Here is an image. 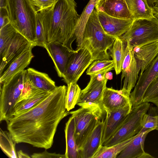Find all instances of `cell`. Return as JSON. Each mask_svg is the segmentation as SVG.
<instances>
[{
	"mask_svg": "<svg viewBox=\"0 0 158 158\" xmlns=\"http://www.w3.org/2000/svg\"><path fill=\"white\" fill-rule=\"evenodd\" d=\"M67 89L65 85L56 86L39 104L6 122L16 143L46 149L52 147L59 124L70 114L65 107Z\"/></svg>",
	"mask_w": 158,
	"mask_h": 158,
	"instance_id": "obj_1",
	"label": "cell"
},
{
	"mask_svg": "<svg viewBox=\"0 0 158 158\" xmlns=\"http://www.w3.org/2000/svg\"><path fill=\"white\" fill-rule=\"evenodd\" d=\"M74 0H56L52 7L47 36L48 42L63 44L70 37L80 16Z\"/></svg>",
	"mask_w": 158,
	"mask_h": 158,
	"instance_id": "obj_2",
	"label": "cell"
},
{
	"mask_svg": "<svg viewBox=\"0 0 158 158\" xmlns=\"http://www.w3.org/2000/svg\"><path fill=\"white\" fill-rule=\"evenodd\" d=\"M116 38L107 33L99 20L98 12L94 9L85 26L82 47L90 52L93 60H109L111 51Z\"/></svg>",
	"mask_w": 158,
	"mask_h": 158,
	"instance_id": "obj_3",
	"label": "cell"
},
{
	"mask_svg": "<svg viewBox=\"0 0 158 158\" xmlns=\"http://www.w3.org/2000/svg\"><path fill=\"white\" fill-rule=\"evenodd\" d=\"M6 9L14 27L35 46L36 12L29 0H6Z\"/></svg>",
	"mask_w": 158,
	"mask_h": 158,
	"instance_id": "obj_4",
	"label": "cell"
},
{
	"mask_svg": "<svg viewBox=\"0 0 158 158\" xmlns=\"http://www.w3.org/2000/svg\"><path fill=\"white\" fill-rule=\"evenodd\" d=\"M26 71H21L1 84L0 122H6L14 116L15 106L24 88Z\"/></svg>",
	"mask_w": 158,
	"mask_h": 158,
	"instance_id": "obj_5",
	"label": "cell"
},
{
	"mask_svg": "<svg viewBox=\"0 0 158 158\" xmlns=\"http://www.w3.org/2000/svg\"><path fill=\"white\" fill-rule=\"evenodd\" d=\"M149 102H143L132 107L130 112L114 134L103 146H110L131 138L142 129L141 121L150 107Z\"/></svg>",
	"mask_w": 158,
	"mask_h": 158,
	"instance_id": "obj_6",
	"label": "cell"
},
{
	"mask_svg": "<svg viewBox=\"0 0 158 158\" xmlns=\"http://www.w3.org/2000/svg\"><path fill=\"white\" fill-rule=\"evenodd\" d=\"M120 38L133 47L158 41V19L154 16L133 20L129 29Z\"/></svg>",
	"mask_w": 158,
	"mask_h": 158,
	"instance_id": "obj_7",
	"label": "cell"
},
{
	"mask_svg": "<svg viewBox=\"0 0 158 158\" xmlns=\"http://www.w3.org/2000/svg\"><path fill=\"white\" fill-rule=\"evenodd\" d=\"M105 112L98 108L80 107L78 109L69 112L74 118L75 135L79 149L95 127L99 120Z\"/></svg>",
	"mask_w": 158,
	"mask_h": 158,
	"instance_id": "obj_8",
	"label": "cell"
},
{
	"mask_svg": "<svg viewBox=\"0 0 158 158\" xmlns=\"http://www.w3.org/2000/svg\"><path fill=\"white\" fill-rule=\"evenodd\" d=\"M107 72L90 76L88 84L81 90L77 105L81 107L99 108L104 110L102 101L108 80L105 77Z\"/></svg>",
	"mask_w": 158,
	"mask_h": 158,
	"instance_id": "obj_9",
	"label": "cell"
},
{
	"mask_svg": "<svg viewBox=\"0 0 158 158\" xmlns=\"http://www.w3.org/2000/svg\"><path fill=\"white\" fill-rule=\"evenodd\" d=\"M94 60L89 51L82 47L75 50L71 55L64 75L63 80L67 84L77 83L79 78Z\"/></svg>",
	"mask_w": 158,
	"mask_h": 158,
	"instance_id": "obj_10",
	"label": "cell"
},
{
	"mask_svg": "<svg viewBox=\"0 0 158 158\" xmlns=\"http://www.w3.org/2000/svg\"><path fill=\"white\" fill-rule=\"evenodd\" d=\"M125 44L124 54L121 68V81L123 79L121 90L130 95L135 87L138 78V71L133 47L128 41Z\"/></svg>",
	"mask_w": 158,
	"mask_h": 158,
	"instance_id": "obj_11",
	"label": "cell"
},
{
	"mask_svg": "<svg viewBox=\"0 0 158 158\" xmlns=\"http://www.w3.org/2000/svg\"><path fill=\"white\" fill-rule=\"evenodd\" d=\"M158 75V55L139 78L133 90L130 94L132 107L142 103L143 98L148 87Z\"/></svg>",
	"mask_w": 158,
	"mask_h": 158,
	"instance_id": "obj_12",
	"label": "cell"
},
{
	"mask_svg": "<svg viewBox=\"0 0 158 158\" xmlns=\"http://www.w3.org/2000/svg\"><path fill=\"white\" fill-rule=\"evenodd\" d=\"M32 44L17 31L9 46L0 57V76L10 63Z\"/></svg>",
	"mask_w": 158,
	"mask_h": 158,
	"instance_id": "obj_13",
	"label": "cell"
},
{
	"mask_svg": "<svg viewBox=\"0 0 158 158\" xmlns=\"http://www.w3.org/2000/svg\"><path fill=\"white\" fill-rule=\"evenodd\" d=\"M44 48L53 62L58 75L63 77L69 59L74 51L69 50L58 41L48 42Z\"/></svg>",
	"mask_w": 158,
	"mask_h": 158,
	"instance_id": "obj_14",
	"label": "cell"
},
{
	"mask_svg": "<svg viewBox=\"0 0 158 158\" xmlns=\"http://www.w3.org/2000/svg\"><path fill=\"white\" fill-rule=\"evenodd\" d=\"M132 107L131 104L122 108L106 112L102 145L108 140L121 126Z\"/></svg>",
	"mask_w": 158,
	"mask_h": 158,
	"instance_id": "obj_15",
	"label": "cell"
},
{
	"mask_svg": "<svg viewBox=\"0 0 158 158\" xmlns=\"http://www.w3.org/2000/svg\"><path fill=\"white\" fill-rule=\"evenodd\" d=\"M97 0H90L80 15L75 26L73 33L69 39L63 45L69 50L73 51L72 45L76 40L77 50L82 47L85 28L87 22L92 13Z\"/></svg>",
	"mask_w": 158,
	"mask_h": 158,
	"instance_id": "obj_16",
	"label": "cell"
},
{
	"mask_svg": "<svg viewBox=\"0 0 158 158\" xmlns=\"http://www.w3.org/2000/svg\"><path fill=\"white\" fill-rule=\"evenodd\" d=\"M100 22L104 30L109 35L116 38H120L130 27L133 19H125L109 16L101 12H98Z\"/></svg>",
	"mask_w": 158,
	"mask_h": 158,
	"instance_id": "obj_17",
	"label": "cell"
},
{
	"mask_svg": "<svg viewBox=\"0 0 158 158\" xmlns=\"http://www.w3.org/2000/svg\"><path fill=\"white\" fill-rule=\"evenodd\" d=\"M102 118L99 120L94 129L79 149L80 158H93L102 146L104 121Z\"/></svg>",
	"mask_w": 158,
	"mask_h": 158,
	"instance_id": "obj_18",
	"label": "cell"
},
{
	"mask_svg": "<svg viewBox=\"0 0 158 158\" xmlns=\"http://www.w3.org/2000/svg\"><path fill=\"white\" fill-rule=\"evenodd\" d=\"M133 52L138 71L141 74L158 55V41L135 46Z\"/></svg>",
	"mask_w": 158,
	"mask_h": 158,
	"instance_id": "obj_19",
	"label": "cell"
},
{
	"mask_svg": "<svg viewBox=\"0 0 158 158\" xmlns=\"http://www.w3.org/2000/svg\"><path fill=\"white\" fill-rule=\"evenodd\" d=\"M95 8L98 12H102L111 17L132 19L125 0H97Z\"/></svg>",
	"mask_w": 158,
	"mask_h": 158,
	"instance_id": "obj_20",
	"label": "cell"
},
{
	"mask_svg": "<svg viewBox=\"0 0 158 158\" xmlns=\"http://www.w3.org/2000/svg\"><path fill=\"white\" fill-rule=\"evenodd\" d=\"M131 104L130 95L121 89L106 87L102 101V107L105 112L122 108Z\"/></svg>",
	"mask_w": 158,
	"mask_h": 158,
	"instance_id": "obj_21",
	"label": "cell"
},
{
	"mask_svg": "<svg viewBox=\"0 0 158 158\" xmlns=\"http://www.w3.org/2000/svg\"><path fill=\"white\" fill-rule=\"evenodd\" d=\"M31 47L22 53L12 61L0 76V83L2 84L19 72L24 70L30 64L34 56Z\"/></svg>",
	"mask_w": 158,
	"mask_h": 158,
	"instance_id": "obj_22",
	"label": "cell"
},
{
	"mask_svg": "<svg viewBox=\"0 0 158 158\" xmlns=\"http://www.w3.org/2000/svg\"><path fill=\"white\" fill-rule=\"evenodd\" d=\"M52 6L36 12V46L44 48L45 44L48 42L47 35L50 23Z\"/></svg>",
	"mask_w": 158,
	"mask_h": 158,
	"instance_id": "obj_23",
	"label": "cell"
},
{
	"mask_svg": "<svg viewBox=\"0 0 158 158\" xmlns=\"http://www.w3.org/2000/svg\"><path fill=\"white\" fill-rule=\"evenodd\" d=\"M153 130V129L145 130L142 129L136 137L116 158H138L144 152V142L147 135Z\"/></svg>",
	"mask_w": 158,
	"mask_h": 158,
	"instance_id": "obj_24",
	"label": "cell"
},
{
	"mask_svg": "<svg viewBox=\"0 0 158 158\" xmlns=\"http://www.w3.org/2000/svg\"><path fill=\"white\" fill-rule=\"evenodd\" d=\"M27 76L32 86L35 89L50 92L56 87L54 81L48 75L32 68L27 69Z\"/></svg>",
	"mask_w": 158,
	"mask_h": 158,
	"instance_id": "obj_25",
	"label": "cell"
},
{
	"mask_svg": "<svg viewBox=\"0 0 158 158\" xmlns=\"http://www.w3.org/2000/svg\"><path fill=\"white\" fill-rule=\"evenodd\" d=\"M66 158H80L75 135V123L71 115L65 124Z\"/></svg>",
	"mask_w": 158,
	"mask_h": 158,
	"instance_id": "obj_26",
	"label": "cell"
},
{
	"mask_svg": "<svg viewBox=\"0 0 158 158\" xmlns=\"http://www.w3.org/2000/svg\"><path fill=\"white\" fill-rule=\"evenodd\" d=\"M132 18L134 19H150L154 17L152 8L147 0H125Z\"/></svg>",
	"mask_w": 158,
	"mask_h": 158,
	"instance_id": "obj_27",
	"label": "cell"
},
{
	"mask_svg": "<svg viewBox=\"0 0 158 158\" xmlns=\"http://www.w3.org/2000/svg\"><path fill=\"white\" fill-rule=\"evenodd\" d=\"M50 92L39 89L27 99L17 103L14 116L23 113L36 106L45 99Z\"/></svg>",
	"mask_w": 158,
	"mask_h": 158,
	"instance_id": "obj_28",
	"label": "cell"
},
{
	"mask_svg": "<svg viewBox=\"0 0 158 158\" xmlns=\"http://www.w3.org/2000/svg\"><path fill=\"white\" fill-rule=\"evenodd\" d=\"M131 138L110 146H102L93 158H116L117 156L136 137Z\"/></svg>",
	"mask_w": 158,
	"mask_h": 158,
	"instance_id": "obj_29",
	"label": "cell"
},
{
	"mask_svg": "<svg viewBox=\"0 0 158 158\" xmlns=\"http://www.w3.org/2000/svg\"><path fill=\"white\" fill-rule=\"evenodd\" d=\"M125 44L120 38H116L110 51V56L114 64V69L118 75L121 72L122 64L124 58Z\"/></svg>",
	"mask_w": 158,
	"mask_h": 158,
	"instance_id": "obj_30",
	"label": "cell"
},
{
	"mask_svg": "<svg viewBox=\"0 0 158 158\" xmlns=\"http://www.w3.org/2000/svg\"><path fill=\"white\" fill-rule=\"evenodd\" d=\"M0 129V146L2 151L9 158H18L15 148L16 143L10 134Z\"/></svg>",
	"mask_w": 158,
	"mask_h": 158,
	"instance_id": "obj_31",
	"label": "cell"
},
{
	"mask_svg": "<svg viewBox=\"0 0 158 158\" xmlns=\"http://www.w3.org/2000/svg\"><path fill=\"white\" fill-rule=\"evenodd\" d=\"M67 85L65 107L67 111H69L77 105L81 96V90L77 83L71 82Z\"/></svg>",
	"mask_w": 158,
	"mask_h": 158,
	"instance_id": "obj_32",
	"label": "cell"
},
{
	"mask_svg": "<svg viewBox=\"0 0 158 158\" xmlns=\"http://www.w3.org/2000/svg\"><path fill=\"white\" fill-rule=\"evenodd\" d=\"M17 32L10 23L0 29V57L10 45Z\"/></svg>",
	"mask_w": 158,
	"mask_h": 158,
	"instance_id": "obj_33",
	"label": "cell"
},
{
	"mask_svg": "<svg viewBox=\"0 0 158 158\" xmlns=\"http://www.w3.org/2000/svg\"><path fill=\"white\" fill-rule=\"evenodd\" d=\"M114 69L113 60H96L93 62L87 69L86 73L91 76L109 72Z\"/></svg>",
	"mask_w": 158,
	"mask_h": 158,
	"instance_id": "obj_34",
	"label": "cell"
},
{
	"mask_svg": "<svg viewBox=\"0 0 158 158\" xmlns=\"http://www.w3.org/2000/svg\"><path fill=\"white\" fill-rule=\"evenodd\" d=\"M150 102L158 108V75L148 87L143 98L142 103Z\"/></svg>",
	"mask_w": 158,
	"mask_h": 158,
	"instance_id": "obj_35",
	"label": "cell"
},
{
	"mask_svg": "<svg viewBox=\"0 0 158 158\" xmlns=\"http://www.w3.org/2000/svg\"><path fill=\"white\" fill-rule=\"evenodd\" d=\"M150 111L143 116L141 121L142 129L157 130L158 128V114H153Z\"/></svg>",
	"mask_w": 158,
	"mask_h": 158,
	"instance_id": "obj_36",
	"label": "cell"
},
{
	"mask_svg": "<svg viewBox=\"0 0 158 158\" xmlns=\"http://www.w3.org/2000/svg\"><path fill=\"white\" fill-rule=\"evenodd\" d=\"M36 12L52 7L56 0H29Z\"/></svg>",
	"mask_w": 158,
	"mask_h": 158,
	"instance_id": "obj_37",
	"label": "cell"
},
{
	"mask_svg": "<svg viewBox=\"0 0 158 158\" xmlns=\"http://www.w3.org/2000/svg\"><path fill=\"white\" fill-rule=\"evenodd\" d=\"M31 157L32 158H66L65 154L50 153L46 150L41 153H34L31 155Z\"/></svg>",
	"mask_w": 158,
	"mask_h": 158,
	"instance_id": "obj_38",
	"label": "cell"
},
{
	"mask_svg": "<svg viewBox=\"0 0 158 158\" xmlns=\"http://www.w3.org/2000/svg\"><path fill=\"white\" fill-rule=\"evenodd\" d=\"M10 23L8 13L5 7H0V29Z\"/></svg>",
	"mask_w": 158,
	"mask_h": 158,
	"instance_id": "obj_39",
	"label": "cell"
},
{
	"mask_svg": "<svg viewBox=\"0 0 158 158\" xmlns=\"http://www.w3.org/2000/svg\"><path fill=\"white\" fill-rule=\"evenodd\" d=\"M18 157L19 158H30V156L27 154L24 153L21 150H19L17 152Z\"/></svg>",
	"mask_w": 158,
	"mask_h": 158,
	"instance_id": "obj_40",
	"label": "cell"
},
{
	"mask_svg": "<svg viewBox=\"0 0 158 158\" xmlns=\"http://www.w3.org/2000/svg\"><path fill=\"white\" fill-rule=\"evenodd\" d=\"M154 157L145 152L143 153L138 158H152Z\"/></svg>",
	"mask_w": 158,
	"mask_h": 158,
	"instance_id": "obj_41",
	"label": "cell"
},
{
	"mask_svg": "<svg viewBox=\"0 0 158 158\" xmlns=\"http://www.w3.org/2000/svg\"><path fill=\"white\" fill-rule=\"evenodd\" d=\"M105 77L108 80H111L113 78V73L111 72H108L105 74Z\"/></svg>",
	"mask_w": 158,
	"mask_h": 158,
	"instance_id": "obj_42",
	"label": "cell"
},
{
	"mask_svg": "<svg viewBox=\"0 0 158 158\" xmlns=\"http://www.w3.org/2000/svg\"><path fill=\"white\" fill-rule=\"evenodd\" d=\"M6 0H0V7H5Z\"/></svg>",
	"mask_w": 158,
	"mask_h": 158,
	"instance_id": "obj_43",
	"label": "cell"
},
{
	"mask_svg": "<svg viewBox=\"0 0 158 158\" xmlns=\"http://www.w3.org/2000/svg\"><path fill=\"white\" fill-rule=\"evenodd\" d=\"M148 4V5L152 8L154 5V2L155 0H147Z\"/></svg>",
	"mask_w": 158,
	"mask_h": 158,
	"instance_id": "obj_44",
	"label": "cell"
},
{
	"mask_svg": "<svg viewBox=\"0 0 158 158\" xmlns=\"http://www.w3.org/2000/svg\"><path fill=\"white\" fill-rule=\"evenodd\" d=\"M158 3V0H155L154 4Z\"/></svg>",
	"mask_w": 158,
	"mask_h": 158,
	"instance_id": "obj_45",
	"label": "cell"
},
{
	"mask_svg": "<svg viewBox=\"0 0 158 158\" xmlns=\"http://www.w3.org/2000/svg\"><path fill=\"white\" fill-rule=\"evenodd\" d=\"M157 130H158V128L157 129Z\"/></svg>",
	"mask_w": 158,
	"mask_h": 158,
	"instance_id": "obj_46",
	"label": "cell"
}]
</instances>
